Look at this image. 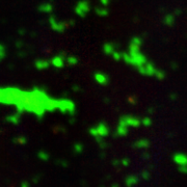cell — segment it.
Returning <instances> with one entry per match:
<instances>
[{
	"label": "cell",
	"mask_w": 187,
	"mask_h": 187,
	"mask_svg": "<svg viewBox=\"0 0 187 187\" xmlns=\"http://www.w3.org/2000/svg\"><path fill=\"white\" fill-rule=\"evenodd\" d=\"M125 122L128 124V125L132 126V127H138L139 125H140L141 121H139L138 119L136 118H133V116H126L125 118Z\"/></svg>",
	"instance_id": "5b68a950"
},
{
	"label": "cell",
	"mask_w": 187,
	"mask_h": 187,
	"mask_svg": "<svg viewBox=\"0 0 187 187\" xmlns=\"http://www.w3.org/2000/svg\"><path fill=\"white\" fill-rule=\"evenodd\" d=\"M121 164H123L124 166H128L130 164V160L129 159H123V160L121 161Z\"/></svg>",
	"instance_id": "8fae6325"
},
{
	"label": "cell",
	"mask_w": 187,
	"mask_h": 187,
	"mask_svg": "<svg viewBox=\"0 0 187 187\" xmlns=\"http://www.w3.org/2000/svg\"><path fill=\"white\" fill-rule=\"evenodd\" d=\"M143 159H149V158H150V155H149V153H143Z\"/></svg>",
	"instance_id": "7c38bea8"
},
{
	"label": "cell",
	"mask_w": 187,
	"mask_h": 187,
	"mask_svg": "<svg viewBox=\"0 0 187 187\" xmlns=\"http://www.w3.org/2000/svg\"><path fill=\"white\" fill-rule=\"evenodd\" d=\"M112 187H119V185H116V184H114V185L112 186Z\"/></svg>",
	"instance_id": "2e32d148"
},
{
	"label": "cell",
	"mask_w": 187,
	"mask_h": 187,
	"mask_svg": "<svg viewBox=\"0 0 187 187\" xmlns=\"http://www.w3.org/2000/svg\"><path fill=\"white\" fill-rule=\"evenodd\" d=\"M138 70L143 75L146 76H154L155 73H156V68H155L154 64L151 62H147L145 65L138 67Z\"/></svg>",
	"instance_id": "6da1fadb"
},
{
	"label": "cell",
	"mask_w": 187,
	"mask_h": 187,
	"mask_svg": "<svg viewBox=\"0 0 187 187\" xmlns=\"http://www.w3.org/2000/svg\"><path fill=\"white\" fill-rule=\"evenodd\" d=\"M163 23L167 26H173L175 23V16L173 15V14H167V15H165V17H164V19H163Z\"/></svg>",
	"instance_id": "8992f818"
},
{
	"label": "cell",
	"mask_w": 187,
	"mask_h": 187,
	"mask_svg": "<svg viewBox=\"0 0 187 187\" xmlns=\"http://www.w3.org/2000/svg\"><path fill=\"white\" fill-rule=\"evenodd\" d=\"M141 178H143V180H149L151 178V174H150V170H143L141 172Z\"/></svg>",
	"instance_id": "ba28073f"
},
{
	"label": "cell",
	"mask_w": 187,
	"mask_h": 187,
	"mask_svg": "<svg viewBox=\"0 0 187 187\" xmlns=\"http://www.w3.org/2000/svg\"><path fill=\"white\" fill-rule=\"evenodd\" d=\"M179 170L183 174H187V165H183V166H179Z\"/></svg>",
	"instance_id": "30bf717a"
},
{
	"label": "cell",
	"mask_w": 187,
	"mask_h": 187,
	"mask_svg": "<svg viewBox=\"0 0 187 187\" xmlns=\"http://www.w3.org/2000/svg\"><path fill=\"white\" fill-rule=\"evenodd\" d=\"M172 67H173V68H174V69H176V68H177V66H176V65H175V64H173V65H172Z\"/></svg>",
	"instance_id": "9a60e30c"
},
{
	"label": "cell",
	"mask_w": 187,
	"mask_h": 187,
	"mask_svg": "<svg viewBox=\"0 0 187 187\" xmlns=\"http://www.w3.org/2000/svg\"><path fill=\"white\" fill-rule=\"evenodd\" d=\"M153 108H150V109H149V113H153Z\"/></svg>",
	"instance_id": "4fadbf2b"
},
{
	"label": "cell",
	"mask_w": 187,
	"mask_h": 187,
	"mask_svg": "<svg viewBox=\"0 0 187 187\" xmlns=\"http://www.w3.org/2000/svg\"><path fill=\"white\" fill-rule=\"evenodd\" d=\"M138 181H139V179H138V177H137V176L130 175V176H128V177L126 178L125 183H126V185H127L128 187H133V186L136 185L137 183H138Z\"/></svg>",
	"instance_id": "3957f363"
},
{
	"label": "cell",
	"mask_w": 187,
	"mask_h": 187,
	"mask_svg": "<svg viewBox=\"0 0 187 187\" xmlns=\"http://www.w3.org/2000/svg\"><path fill=\"white\" fill-rule=\"evenodd\" d=\"M141 123H143L146 127H150V126L152 125V120H151L150 118H145V119H143Z\"/></svg>",
	"instance_id": "9c48e42d"
},
{
	"label": "cell",
	"mask_w": 187,
	"mask_h": 187,
	"mask_svg": "<svg viewBox=\"0 0 187 187\" xmlns=\"http://www.w3.org/2000/svg\"><path fill=\"white\" fill-rule=\"evenodd\" d=\"M174 162L176 164H178L179 166L187 165V155L183 154V153H177L173 157Z\"/></svg>",
	"instance_id": "7a4b0ae2"
},
{
	"label": "cell",
	"mask_w": 187,
	"mask_h": 187,
	"mask_svg": "<svg viewBox=\"0 0 187 187\" xmlns=\"http://www.w3.org/2000/svg\"><path fill=\"white\" fill-rule=\"evenodd\" d=\"M170 98H172L174 100V99H176V95H172V97H170Z\"/></svg>",
	"instance_id": "5bb4252c"
},
{
	"label": "cell",
	"mask_w": 187,
	"mask_h": 187,
	"mask_svg": "<svg viewBox=\"0 0 187 187\" xmlns=\"http://www.w3.org/2000/svg\"><path fill=\"white\" fill-rule=\"evenodd\" d=\"M154 76H156L159 80H162L165 77V73H164L163 71H161V70H156V73H155Z\"/></svg>",
	"instance_id": "52a82bcc"
},
{
	"label": "cell",
	"mask_w": 187,
	"mask_h": 187,
	"mask_svg": "<svg viewBox=\"0 0 187 187\" xmlns=\"http://www.w3.org/2000/svg\"><path fill=\"white\" fill-rule=\"evenodd\" d=\"M150 147V141L147 138H141L138 139L136 143H134V148L137 149H148Z\"/></svg>",
	"instance_id": "277c9868"
}]
</instances>
